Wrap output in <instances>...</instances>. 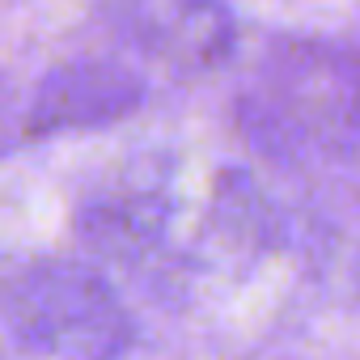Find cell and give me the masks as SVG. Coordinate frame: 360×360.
<instances>
[{
	"label": "cell",
	"instance_id": "cell-4",
	"mask_svg": "<svg viewBox=\"0 0 360 360\" xmlns=\"http://www.w3.org/2000/svg\"><path fill=\"white\" fill-rule=\"evenodd\" d=\"M127 39L174 72L217 68L238 39V22L225 0H123Z\"/></svg>",
	"mask_w": 360,
	"mask_h": 360
},
{
	"label": "cell",
	"instance_id": "cell-1",
	"mask_svg": "<svg viewBox=\"0 0 360 360\" xmlns=\"http://www.w3.org/2000/svg\"><path fill=\"white\" fill-rule=\"evenodd\" d=\"M0 318L30 352L56 360H123L136 322L119 292L77 259H39L0 284Z\"/></svg>",
	"mask_w": 360,
	"mask_h": 360
},
{
	"label": "cell",
	"instance_id": "cell-2",
	"mask_svg": "<svg viewBox=\"0 0 360 360\" xmlns=\"http://www.w3.org/2000/svg\"><path fill=\"white\" fill-rule=\"evenodd\" d=\"M255 144L297 157H352L356 144V72L343 51L318 43H288L263 72V89L246 98Z\"/></svg>",
	"mask_w": 360,
	"mask_h": 360
},
{
	"label": "cell",
	"instance_id": "cell-3",
	"mask_svg": "<svg viewBox=\"0 0 360 360\" xmlns=\"http://www.w3.org/2000/svg\"><path fill=\"white\" fill-rule=\"evenodd\" d=\"M144 102V81L115 60H72L51 68L26 115L30 136H56V131H89L110 127L127 115H136Z\"/></svg>",
	"mask_w": 360,
	"mask_h": 360
},
{
	"label": "cell",
	"instance_id": "cell-5",
	"mask_svg": "<svg viewBox=\"0 0 360 360\" xmlns=\"http://www.w3.org/2000/svg\"><path fill=\"white\" fill-rule=\"evenodd\" d=\"M0 106H5V77H0Z\"/></svg>",
	"mask_w": 360,
	"mask_h": 360
}]
</instances>
